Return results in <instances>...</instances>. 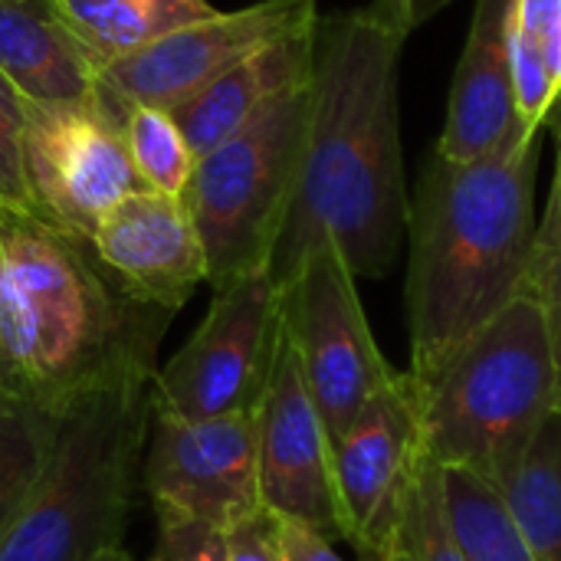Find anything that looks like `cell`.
Masks as SVG:
<instances>
[{
	"label": "cell",
	"mask_w": 561,
	"mask_h": 561,
	"mask_svg": "<svg viewBox=\"0 0 561 561\" xmlns=\"http://www.w3.org/2000/svg\"><path fill=\"white\" fill-rule=\"evenodd\" d=\"M404 43L368 7L319 20L299 184L270 256L279 289L325 240L365 279L398 263L411 217L398 102Z\"/></svg>",
	"instance_id": "6da1fadb"
},
{
	"label": "cell",
	"mask_w": 561,
	"mask_h": 561,
	"mask_svg": "<svg viewBox=\"0 0 561 561\" xmlns=\"http://www.w3.org/2000/svg\"><path fill=\"white\" fill-rule=\"evenodd\" d=\"M174 312L138 302L76 237L33 210L0 204V362L7 394L49 414L154 381Z\"/></svg>",
	"instance_id": "7a4b0ae2"
},
{
	"label": "cell",
	"mask_w": 561,
	"mask_h": 561,
	"mask_svg": "<svg viewBox=\"0 0 561 561\" xmlns=\"http://www.w3.org/2000/svg\"><path fill=\"white\" fill-rule=\"evenodd\" d=\"M542 131L486 158L434 151L408 217L411 368L424 385L450 355L526 293L536 253V174Z\"/></svg>",
	"instance_id": "3957f363"
},
{
	"label": "cell",
	"mask_w": 561,
	"mask_h": 561,
	"mask_svg": "<svg viewBox=\"0 0 561 561\" xmlns=\"http://www.w3.org/2000/svg\"><path fill=\"white\" fill-rule=\"evenodd\" d=\"M414 388L424 457L440 470H470L500 486L559 408L556 362L536 296H516Z\"/></svg>",
	"instance_id": "277c9868"
},
{
	"label": "cell",
	"mask_w": 561,
	"mask_h": 561,
	"mask_svg": "<svg viewBox=\"0 0 561 561\" xmlns=\"http://www.w3.org/2000/svg\"><path fill=\"white\" fill-rule=\"evenodd\" d=\"M151 385L128 381L59 414L46 473L0 561H92L122 546L151 431Z\"/></svg>",
	"instance_id": "5b68a950"
},
{
	"label": "cell",
	"mask_w": 561,
	"mask_h": 561,
	"mask_svg": "<svg viewBox=\"0 0 561 561\" xmlns=\"http://www.w3.org/2000/svg\"><path fill=\"white\" fill-rule=\"evenodd\" d=\"M312 115V76L266 102L240 131L197 158L184 204L207 256V283L270 270L286 224Z\"/></svg>",
	"instance_id": "8992f818"
},
{
	"label": "cell",
	"mask_w": 561,
	"mask_h": 561,
	"mask_svg": "<svg viewBox=\"0 0 561 561\" xmlns=\"http://www.w3.org/2000/svg\"><path fill=\"white\" fill-rule=\"evenodd\" d=\"M279 335L283 302L270 270L217 286L194 335L158 368L151 411L174 421L256 414L276 365Z\"/></svg>",
	"instance_id": "52a82bcc"
},
{
	"label": "cell",
	"mask_w": 561,
	"mask_h": 561,
	"mask_svg": "<svg viewBox=\"0 0 561 561\" xmlns=\"http://www.w3.org/2000/svg\"><path fill=\"white\" fill-rule=\"evenodd\" d=\"M355 279L342 250L325 240L279 289L283 325L332 440L398 378V368H391L371 335Z\"/></svg>",
	"instance_id": "ba28073f"
},
{
	"label": "cell",
	"mask_w": 561,
	"mask_h": 561,
	"mask_svg": "<svg viewBox=\"0 0 561 561\" xmlns=\"http://www.w3.org/2000/svg\"><path fill=\"white\" fill-rule=\"evenodd\" d=\"M319 26L316 0H256L181 26L99 66V99L125 118L135 105L178 108L253 53Z\"/></svg>",
	"instance_id": "9c48e42d"
},
{
	"label": "cell",
	"mask_w": 561,
	"mask_h": 561,
	"mask_svg": "<svg viewBox=\"0 0 561 561\" xmlns=\"http://www.w3.org/2000/svg\"><path fill=\"white\" fill-rule=\"evenodd\" d=\"M23 148L33 210L76 237L92 240L99 220L141 191L122 118L102 99L30 102Z\"/></svg>",
	"instance_id": "30bf717a"
},
{
	"label": "cell",
	"mask_w": 561,
	"mask_h": 561,
	"mask_svg": "<svg viewBox=\"0 0 561 561\" xmlns=\"http://www.w3.org/2000/svg\"><path fill=\"white\" fill-rule=\"evenodd\" d=\"M263 510L348 542V519L335 480V440L312 401L299 352L283 325L276 365L256 408Z\"/></svg>",
	"instance_id": "8fae6325"
},
{
	"label": "cell",
	"mask_w": 561,
	"mask_h": 561,
	"mask_svg": "<svg viewBox=\"0 0 561 561\" xmlns=\"http://www.w3.org/2000/svg\"><path fill=\"white\" fill-rule=\"evenodd\" d=\"M141 483L154 510L233 529L263 510L256 414L174 421L151 411Z\"/></svg>",
	"instance_id": "7c38bea8"
},
{
	"label": "cell",
	"mask_w": 561,
	"mask_h": 561,
	"mask_svg": "<svg viewBox=\"0 0 561 561\" xmlns=\"http://www.w3.org/2000/svg\"><path fill=\"white\" fill-rule=\"evenodd\" d=\"M424 460L421 401L408 371L381 388L335 440V480L348 519V542L381 549L394 539Z\"/></svg>",
	"instance_id": "4fadbf2b"
},
{
	"label": "cell",
	"mask_w": 561,
	"mask_h": 561,
	"mask_svg": "<svg viewBox=\"0 0 561 561\" xmlns=\"http://www.w3.org/2000/svg\"><path fill=\"white\" fill-rule=\"evenodd\" d=\"M95 256L138 302L181 312L201 283L207 256L184 197L135 191L122 197L92 233Z\"/></svg>",
	"instance_id": "5bb4252c"
},
{
	"label": "cell",
	"mask_w": 561,
	"mask_h": 561,
	"mask_svg": "<svg viewBox=\"0 0 561 561\" xmlns=\"http://www.w3.org/2000/svg\"><path fill=\"white\" fill-rule=\"evenodd\" d=\"M513 13L516 0H477L463 56L454 72L437 154L473 161L536 131L523 118L516 95Z\"/></svg>",
	"instance_id": "9a60e30c"
},
{
	"label": "cell",
	"mask_w": 561,
	"mask_h": 561,
	"mask_svg": "<svg viewBox=\"0 0 561 561\" xmlns=\"http://www.w3.org/2000/svg\"><path fill=\"white\" fill-rule=\"evenodd\" d=\"M0 72L36 105L99 99V62L53 0H0Z\"/></svg>",
	"instance_id": "2e32d148"
},
{
	"label": "cell",
	"mask_w": 561,
	"mask_h": 561,
	"mask_svg": "<svg viewBox=\"0 0 561 561\" xmlns=\"http://www.w3.org/2000/svg\"><path fill=\"white\" fill-rule=\"evenodd\" d=\"M316 33L319 26L253 53L230 72L194 92L187 102L171 108L191 151L204 158L233 131H240L266 102L306 82L316 66Z\"/></svg>",
	"instance_id": "e0dca14e"
},
{
	"label": "cell",
	"mask_w": 561,
	"mask_h": 561,
	"mask_svg": "<svg viewBox=\"0 0 561 561\" xmlns=\"http://www.w3.org/2000/svg\"><path fill=\"white\" fill-rule=\"evenodd\" d=\"M102 66L217 13L210 0H53Z\"/></svg>",
	"instance_id": "ac0fdd59"
},
{
	"label": "cell",
	"mask_w": 561,
	"mask_h": 561,
	"mask_svg": "<svg viewBox=\"0 0 561 561\" xmlns=\"http://www.w3.org/2000/svg\"><path fill=\"white\" fill-rule=\"evenodd\" d=\"M496 490L536 561H561V408Z\"/></svg>",
	"instance_id": "d6986e66"
},
{
	"label": "cell",
	"mask_w": 561,
	"mask_h": 561,
	"mask_svg": "<svg viewBox=\"0 0 561 561\" xmlns=\"http://www.w3.org/2000/svg\"><path fill=\"white\" fill-rule=\"evenodd\" d=\"M440 493L450 533L467 561H536L523 542L500 490L470 473L447 467L440 470Z\"/></svg>",
	"instance_id": "ffe728a7"
},
{
	"label": "cell",
	"mask_w": 561,
	"mask_h": 561,
	"mask_svg": "<svg viewBox=\"0 0 561 561\" xmlns=\"http://www.w3.org/2000/svg\"><path fill=\"white\" fill-rule=\"evenodd\" d=\"M56 424L59 414L0 394V542L46 473Z\"/></svg>",
	"instance_id": "44dd1931"
},
{
	"label": "cell",
	"mask_w": 561,
	"mask_h": 561,
	"mask_svg": "<svg viewBox=\"0 0 561 561\" xmlns=\"http://www.w3.org/2000/svg\"><path fill=\"white\" fill-rule=\"evenodd\" d=\"M513 56L519 112L542 128L561 92V0H516Z\"/></svg>",
	"instance_id": "7402d4cb"
},
{
	"label": "cell",
	"mask_w": 561,
	"mask_h": 561,
	"mask_svg": "<svg viewBox=\"0 0 561 561\" xmlns=\"http://www.w3.org/2000/svg\"><path fill=\"white\" fill-rule=\"evenodd\" d=\"M122 128L141 187L184 197L197 154L191 151L178 118L158 105H135L125 112Z\"/></svg>",
	"instance_id": "603a6c76"
},
{
	"label": "cell",
	"mask_w": 561,
	"mask_h": 561,
	"mask_svg": "<svg viewBox=\"0 0 561 561\" xmlns=\"http://www.w3.org/2000/svg\"><path fill=\"white\" fill-rule=\"evenodd\" d=\"M398 542L414 556V561H467L444 513L440 467H434L427 457L421 460L411 496L404 503L398 523Z\"/></svg>",
	"instance_id": "cb8c5ba5"
},
{
	"label": "cell",
	"mask_w": 561,
	"mask_h": 561,
	"mask_svg": "<svg viewBox=\"0 0 561 561\" xmlns=\"http://www.w3.org/2000/svg\"><path fill=\"white\" fill-rule=\"evenodd\" d=\"M26 108L30 102L0 72V204L16 210H33V194L26 181V148H23Z\"/></svg>",
	"instance_id": "d4e9b609"
},
{
	"label": "cell",
	"mask_w": 561,
	"mask_h": 561,
	"mask_svg": "<svg viewBox=\"0 0 561 561\" xmlns=\"http://www.w3.org/2000/svg\"><path fill=\"white\" fill-rule=\"evenodd\" d=\"M526 293L536 296V302L542 309V319H546L561 408V227H539Z\"/></svg>",
	"instance_id": "484cf974"
},
{
	"label": "cell",
	"mask_w": 561,
	"mask_h": 561,
	"mask_svg": "<svg viewBox=\"0 0 561 561\" xmlns=\"http://www.w3.org/2000/svg\"><path fill=\"white\" fill-rule=\"evenodd\" d=\"M161 561H230L227 529L181 513L154 510Z\"/></svg>",
	"instance_id": "4316f807"
},
{
	"label": "cell",
	"mask_w": 561,
	"mask_h": 561,
	"mask_svg": "<svg viewBox=\"0 0 561 561\" xmlns=\"http://www.w3.org/2000/svg\"><path fill=\"white\" fill-rule=\"evenodd\" d=\"M230 536V561H283L279 539H276V519L270 510H260L227 529Z\"/></svg>",
	"instance_id": "83f0119b"
},
{
	"label": "cell",
	"mask_w": 561,
	"mask_h": 561,
	"mask_svg": "<svg viewBox=\"0 0 561 561\" xmlns=\"http://www.w3.org/2000/svg\"><path fill=\"white\" fill-rule=\"evenodd\" d=\"M276 519V539L283 561H345L335 552V542L325 539L319 529L296 523V519Z\"/></svg>",
	"instance_id": "f1b7e54d"
},
{
	"label": "cell",
	"mask_w": 561,
	"mask_h": 561,
	"mask_svg": "<svg viewBox=\"0 0 561 561\" xmlns=\"http://www.w3.org/2000/svg\"><path fill=\"white\" fill-rule=\"evenodd\" d=\"M447 3H450V0H375L368 10H371L381 23H388L391 30L411 36L421 23H427L431 16H437Z\"/></svg>",
	"instance_id": "f546056e"
},
{
	"label": "cell",
	"mask_w": 561,
	"mask_h": 561,
	"mask_svg": "<svg viewBox=\"0 0 561 561\" xmlns=\"http://www.w3.org/2000/svg\"><path fill=\"white\" fill-rule=\"evenodd\" d=\"M546 128L556 135V178H552V191H549V204L546 214L539 220V227H561V92L552 102L549 115H546Z\"/></svg>",
	"instance_id": "4dcf8cb0"
},
{
	"label": "cell",
	"mask_w": 561,
	"mask_h": 561,
	"mask_svg": "<svg viewBox=\"0 0 561 561\" xmlns=\"http://www.w3.org/2000/svg\"><path fill=\"white\" fill-rule=\"evenodd\" d=\"M394 542V539H391ZM391 542L388 546H381V549H365V552H358V559L362 561H391Z\"/></svg>",
	"instance_id": "1f68e13d"
},
{
	"label": "cell",
	"mask_w": 561,
	"mask_h": 561,
	"mask_svg": "<svg viewBox=\"0 0 561 561\" xmlns=\"http://www.w3.org/2000/svg\"><path fill=\"white\" fill-rule=\"evenodd\" d=\"M92 561H131V552L125 546H112V549H105L102 556H95Z\"/></svg>",
	"instance_id": "d6a6232c"
},
{
	"label": "cell",
	"mask_w": 561,
	"mask_h": 561,
	"mask_svg": "<svg viewBox=\"0 0 561 561\" xmlns=\"http://www.w3.org/2000/svg\"><path fill=\"white\" fill-rule=\"evenodd\" d=\"M391 561H414V556L398 542V529H394V542H391Z\"/></svg>",
	"instance_id": "836d02e7"
},
{
	"label": "cell",
	"mask_w": 561,
	"mask_h": 561,
	"mask_svg": "<svg viewBox=\"0 0 561 561\" xmlns=\"http://www.w3.org/2000/svg\"><path fill=\"white\" fill-rule=\"evenodd\" d=\"M0 394H7V378H3V362H0Z\"/></svg>",
	"instance_id": "e575fe53"
}]
</instances>
